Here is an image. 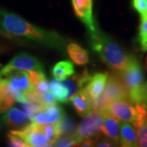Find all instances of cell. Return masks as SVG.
<instances>
[{
	"mask_svg": "<svg viewBox=\"0 0 147 147\" xmlns=\"http://www.w3.org/2000/svg\"><path fill=\"white\" fill-rule=\"evenodd\" d=\"M0 26L12 35L26 38L62 53L65 50L66 41L61 35L34 26L14 13L0 10Z\"/></svg>",
	"mask_w": 147,
	"mask_h": 147,
	"instance_id": "obj_1",
	"label": "cell"
},
{
	"mask_svg": "<svg viewBox=\"0 0 147 147\" xmlns=\"http://www.w3.org/2000/svg\"><path fill=\"white\" fill-rule=\"evenodd\" d=\"M90 44L100 60L115 72L125 69L135 58L127 53L109 35L99 30L90 34Z\"/></svg>",
	"mask_w": 147,
	"mask_h": 147,
	"instance_id": "obj_2",
	"label": "cell"
},
{
	"mask_svg": "<svg viewBox=\"0 0 147 147\" xmlns=\"http://www.w3.org/2000/svg\"><path fill=\"white\" fill-rule=\"evenodd\" d=\"M127 90L129 99L135 104L146 106V84L142 66L136 57L125 69L116 72Z\"/></svg>",
	"mask_w": 147,
	"mask_h": 147,
	"instance_id": "obj_3",
	"label": "cell"
},
{
	"mask_svg": "<svg viewBox=\"0 0 147 147\" xmlns=\"http://www.w3.org/2000/svg\"><path fill=\"white\" fill-rule=\"evenodd\" d=\"M124 99H129L127 90L119 74L115 72L108 75V79L101 94L96 99L91 100L92 110H103L110 101Z\"/></svg>",
	"mask_w": 147,
	"mask_h": 147,
	"instance_id": "obj_4",
	"label": "cell"
},
{
	"mask_svg": "<svg viewBox=\"0 0 147 147\" xmlns=\"http://www.w3.org/2000/svg\"><path fill=\"white\" fill-rule=\"evenodd\" d=\"M104 118L105 110H92L84 116L83 121L72 134L78 146H80L81 142L86 139H93L96 143L97 139L101 136L100 127Z\"/></svg>",
	"mask_w": 147,
	"mask_h": 147,
	"instance_id": "obj_5",
	"label": "cell"
},
{
	"mask_svg": "<svg viewBox=\"0 0 147 147\" xmlns=\"http://www.w3.org/2000/svg\"><path fill=\"white\" fill-rule=\"evenodd\" d=\"M139 105L129 99L116 100L110 101L105 110L119 121L133 124L139 115Z\"/></svg>",
	"mask_w": 147,
	"mask_h": 147,
	"instance_id": "obj_6",
	"label": "cell"
},
{
	"mask_svg": "<svg viewBox=\"0 0 147 147\" xmlns=\"http://www.w3.org/2000/svg\"><path fill=\"white\" fill-rule=\"evenodd\" d=\"M10 132L21 137L26 142L28 147H48L52 146L51 143L42 129V126L30 122L26 126L22 127Z\"/></svg>",
	"mask_w": 147,
	"mask_h": 147,
	"instance_id": "obj_7",
	"label": "cell"
},
{
	"mask_svg": "<svg viewBox=\"0 0 147 147\" xmlns=\"http://www.w3.org/2000/svg\"><path fill=\"white\" fill-rule=\"evenodd\" d=\"M12 69H21L26 71H43V65L39 60L30 54L22 53L12 58L3 68L0 70V77L5 75Z\"/></svg>",
	"mask_w": 147,
	"mask_h": 147,
	"instance_id": "obj_8",
	"label": "cell"
},
{
	"mask_svg": "<svg viewBox=\"0 0 147 147\" xmlns=\"http://www.w3.org/2000/svg\"><path fill=\"white\" fill-rule=\"evenodd\" d=\"M72 4L75 15L88 29L90 34L97 31L92 14V0H72Z\"/></svg>",
	"mask_w": 147,
	"mask_h": 147,
	"instance_id": "obj_9",
	"label": "cell"
},
{
	"mask_svg": "<svg viewBox=\"0 0 147 147\" xmlns=\"http://www.w3.org/2000/svg\"><path fill=\"white\" fill-rule=\"evenodd\" d=\"M0 78L8 85H10L12 88L24 93L34 90V86L30 80L29 73L26 70L12 69Z\"/></svg>",
	"mask_w": 147,
	"mask_h": 147,
	"instance_id": "obj_10",
	"label": "cell"
},
{
	"mask_svg": "<svg viewBox=\"0 0 147 147\" xmlns=\"http://www.w3.org/2000/svg\"><path fill=\"white\" fill-rule=\"evenodd\" d=\"M65 115V114L64 112L63 109L60 105L54 104L45 108L39 113H38L32 119L31 122L38 125L56 123Z\"/></svg>",
	"mask_w": 147,
	"mask_h": 147,
	"instance_id": "obj_11",
	"label": "cell"
},
{
	"mask_svg": "<svg viewBox=\"0 0 147 147\" xmlns=\"http://www.w3.org/2000/svg\"><path fill=\"white\" fill-rule=\"evenodd\" d=\"M119 119L105 110V118L100 127V133L115 146L119 144Z\"/></svg>",
	"mask_w": 147,
	"mask_h": 147,
	"instance_id": "obj_12",
	"label": "cell"
},
{
	"mask_svg": "<svg viewBox=\"0 0 147 147\" xmlns=\"http://www.w3.org/2000/svg\"><path fill=\"white\" fill-rule=\"evenodd\" d=\"M3 122L7 127L17 129L26 126L31 120L24 111H21L16 107H11L5 111L3 116Z\"/></svg>",
	"mask_w": 147,
	"mask_h": 147,
	"instance_id": "obj_13",
	"label": "cell"
},
{
	"mask_svg": "<svg viewBox=\"0 0 147 147\" xmlns=\"http://www.w3.org/2000/svg\"><path fill=\"white\" fill-rule=\"evenodd\" d=\"M133 126L137 132L138 146L147 147V110L145 105H139V115Z\"/></svg>",
	"mask_w": 147,
	"mask_h": 147,
	"instance_id": "obj_14",
	"label": "cell"
},
{
	"mask_svg": "<svg viewBox=\"0 0 147 147\" xmlns=\"http://www.w3.org/2000/svg\"><path fill=\"white\" fill-rule=\"evenodd\" d=\"M108 75L107 73H97L91 77L88 83L84 87V90L91 100L96 99L101 94L108 79Z\"/></svg>",
	"mask_w": 147,
	"mask_h": 147,
	"instance_id": "obj_15",
	"label": "cell"
},
{
	"mask_svg": "<svg viewBox=\"0 0 147 147\" xmlns=\"http://www.w3.org/2000/svg\"><path fill=\"white\" fill-rule=\"evenodd\" d=\"M119 144L123 147L138 146L137 132L130 123L119 122Z\"/></svg>",
	"mask_w": 147,
	"mask_h": 147,
	"instance_id": "obj_16",
	"label": "cell"
},
{
	"mask_svg": "<svg viewBox=\"0 0 147 147\" xmlns=\"http://www.w3.org/2000/svg\"><path fill=\"white\" fill-rule=\"evenodd\" d=\"M69 100L71 101L76 112L82 117H84L90 111H92L91 99L84 88L79 90L78 92L74 94Z\"/></svg>",
	"mask_w": 147,
	"mask_h": 147,
	"instance_id": "obj_17",
	"label": "cell"
},
{
	"mask_svg": "<svg viewBox=\"0 0 147 147\" xmlns=\"http://www.w3.org/2000/svg\"><path fill=\"white\" fill-rule=\"evenodd\" d=\"M75 73L73 64L69 61H60L53 66L52 74L53 77L58 80H65Z\"/></svg>",
	"mask_w": 147,
	"mask_h": 147,
	"instance_id": "obj_18",
	"label": "cell"
},
{
	"mask_svg": "<svg viewBox=\"0 0 147 147\" xmlns=\"http://www.w3.org/2000/svg\"><path fill=\"white\" fill-rule=\"evenodd\" d=\"M67 53L72 61L78 65H86L89 61L88 52L76 43L67 45Z\"/></svg>",
	"mask_w": 147,
	"mask_h": 147,
	"instance_id": "obj_19",
	"label": "cell"
},
{
	"mask_svg": "<svg viewBox=\"0 0 147 147\" xmlns=\"http://www.w3.org/2000/svg\"><path fill=\"white\" fill-rule=\"evenodd\" d=\"M49 88L57 101L67 102L69 100V89L66 85L63 83V81L56 79H53L49 84Z\"/></svg>",
	"mask_w": 147,
	"mask_h": 147,
	"instance_id": "obj_20",
	"label": "cell"
},
{
	"mask_svg": "<svg viewBox=\"0 0 147 147\" xmlns=\"http://www.w3.org/2000/svg\"><path fill=\"white\" fill-rule=\"evenodd\" d=\"M57 127L58 132L60 137L61 136H67V135H72L74 131L76 130V123L74 122L70 118L65 115L56 123Z\"/></svg>",
	"mask_w": 147,
	"mask_h": 147,
	"instance_id": "obj_21",
	"label": "cell"
},
{
	"mask_svg": "<svg viewBox=\"0 0 147 147\" xmlns=\"http://www.w3.org/2000/svg\"><path fill=\"white\" fill-rule=\"evenodd\" d=\"M21 108L24 110L25 113L26 114L28 118L31 120L38 113L43 110L46 106L36 101H31V102H26V103H20Z\"/></svg>",
	"mask_w": 147,
	"mask_h": 147,
	"instance_id": "obj_22",
	"label": "cell"
},
{
	"mask_svg": "<svg viewBox=\"0 0 147 147\" xmlns=\"http://www.w3.org/2000/svg\"><path fill=\"white\" fill-rule=\"evenodd\" d=\"M41 126H42V129L47 137V140L49 141L53 146L54 142L60 137L57 124L51 123V124H44V125H41Z\"/></svg>",
	"mask_w": 147,
	"mask_h": 147,
	"instance_id": "obj_23",
	"label": "cell"
},
{
	"mask_svg": "<svg viewBox=\"0 0 147 147\" xmlns=\"http://www.w3.org/2000/svg\"><path fill=\"white\" fill-rule=\"evenodd\" d=\"M78 146L75 139L74 138L73 135H67V136H61L54 142L53 146H63L69 147Z\"/></svg>",
	"mask_w": 147,
	"mask_h": 147,
	"instance_id": "obj_24",
	"label": "cell"
},
{
	"mask_svg": "<svg viewBox=\"0 0 147 147\" xmlns=\"http://www.w3.org/2000/svg\"><path fill=\"white\" fill-rule=\"evenodd\" d=\"M131 6L139 13L141 19L147 16V0H131Z\"/></svg>",
	"mask_w": 147,
	"mask_h": 147,
	"instance_id": "obj_25",
	"label": "cell"
},
{
	"mask_svg": "<svg viewBox=\"0 0 147 147\" xmlns=\"http://www.w3.org/2000/svg\"><path fill=\"white\" fill-rule=\"evenodd\" d=\"M57 100L53 92H50L49 91L44 93H38V102L46 107L57 104Z\"/></svg>",
	"mask_w": 147,
	"mask_h": 147,
	"instance_id": "obj_26",
	"label": "cell"
},
{
	"mask_svg": "<svg viewBox=\"0 0 147 147\" xmlns=\"http://www.w3.org/2000/svg\"><path fill=\"white\" fill-rule=\"evenodd\" d=\"M7 137L9 142V146L14 147H28L27 143L25 142L24 139H22L21 137L17 136L16 134H13L11 132H9L7 134Z\"/></svg>",
	"mask_w": 147,
	"mask_h": 147,
	"instance_id": "obj_27",
	"label": "cell"
},
{
	"mask_svg": "<svg viewBox=\"0 0 147 147\" xmlns=\"http://www.w3.org/2000/svg\"><path fill=\"white\" fill-rule=\"evenodd\" d=\"M29 73V77L30 80L31 82L32 85H35L38 82H40L41 80L44 79L46 78L44 72L43 71H35V70H31V71H28Z\"/></svg>",
	"mask_w": 147,
	"mask_h": 147,
	"instance_id": "obj_28",
	"label": "cell"
},
{
	"mask_svg": "<svg viewBox=\"0 0 147 147\" xmlns=\"http://www.w3.org/2000/svg\"><path fill=\"white\" fill-rule=\"evenodd\" d=\"M34 90L38 93H44L49 91V83L47 82V78L41 80L38 84L34 85Z\"/></svg>",
	"mask_w": 147,
	"mask_h": 147,
	"instance_id": "obj_29",
	"label": "cell"
},
{
	"mask_svg": "<svg viewBox=\"0 0 147 147\" xmlns=\"http://www.w3.org/2000/svg\"><path fill=\"white\" fill-rule=\"evenodd\" d=\"M142 22L139 27V42L147 37V16L141 19Z\"/></svg>",
	"mask_w": 147,
	"mask_h": 147,
	"instance_id": "obj_30",
	"label": "cell"
},
{
	"mask_svg": "<svg viewBox=\"0 0 147 147\" xmlns=\"http://www.w3.org/2000/svg\"><path fill=\"white\" fill-rule=\"evenodd\" d=\"M141 43V48H142V51L143 53L146 52L147 51V37L146 38H144L142 41L140 42Z\"/></svg>",
	"mask_w": 147,
	"mask_h": 147,
	"instance_id": "obj_31",
	"label": "cell"
},
{
	"mask_svg": "<svg viewBox=\"0 0 147 147\" xmlns=\"http://www.w3.org/2000/svg\"><path fill=\"white\" fill-rule=\"evenodd\" d=\"M146 107L147 110V82L146 83Z\"/></svg>",
	"mask_w": 147,
	"mask_h": 147,
	"instance_id": "obj_32",
	"label": "cell"
},
{
	"mask_svg": "<svg viewBox=\"0 0 147 147\" xmlns=\"http://www.w3.org/2000/svg\"><path fill=\"white\" fill-rule=\"evenodd\" d=\"M0 127H1V120H0Z\"/></svg>",
	"mask_w": 147,
	"mask_h": 147,
	"instance_id": "obj_33",
	"label": "cell"
},
{
	"mask_svg": "<svg viewBox=\"0 0 147 147\" xmlns=\"http://www.w3.org/2000/svg\"><path fill=\"white\" fill-rule=\"evenodd\" d=\"M0 66H1V64H0Z\"/></svg>",
	"mask_w": 147,
	"mask_h": 147,
	"instance_id": "obj_34",
	"label": "cell"
},
{
	"mask_svg": "<svg viewBox=\"0 0 147 147\" xmlns=\"http://www.w3.org/2000/svg\"></svg>",
	"mask_w": 147,
	"mask_h": 147,
	"instance_id": "obj_35",
	"label": "cell"
}]
</instances>
